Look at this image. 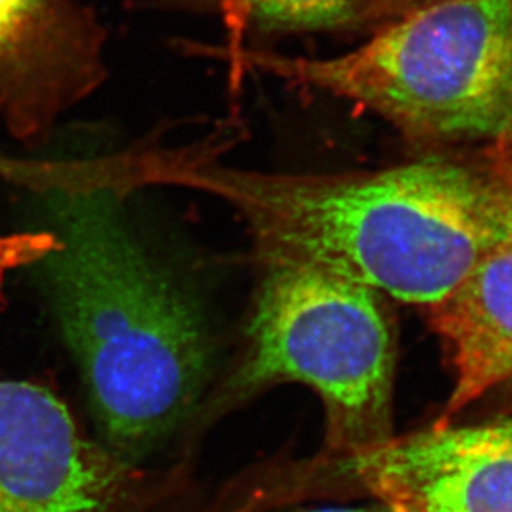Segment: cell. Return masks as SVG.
Listing matches in <instances>:
<instances>
[{"instance_id": "1", "label": "cell", "mask_w": 512, "mask_h": 512, "mask_svg": "<svg viewBox=\"0 0 512 512\" xmlns=\"http://www.w3.org/2000/svg\"><path fill=\"white\" fill-rule=\"evenodd\" d=\"M217 138L117 152L128 195L170 187L218 198L242 218L256 263L301 261L409 305L443 301L512 232L486 175L448 162L378 172L227 167Z\"/></svg>"}, {"instance_id": "2", "label": "cell", "mask_w": 512, "mask_h": 512, "mask_svg": "<svg viewBox=\"0 0 512 512\" xmlns=\"http://www.w3.org/2000/svg\"><path fill=\"white\" fill-rule=\"evenodd\" d=\"M19 183L49 203L59 247L39 265L105 448L128 466L202 401L215 355L207 320L128 227L125 198L79 162H24Z\"/></svg>"}, {"instance_id": "3", "label": "cell", "mask_w": 512, "mask_h": 512, "mask_svg": "<svg viewBox=\"0 0 512 512\" xmlns=\"http://www.w3.org/2000/svg\"><path fill=\"white\" fill-rule=\"evenodd\" d=\"M248 72L351 100L431 140H499L512 132L511 0H441L394 19L348 54L305 59L247 45L180 44Z\"/></svg>"}, {"instance_id": "4", "label": "cell", "mask_w": 512, "mask_h": 512, "mask_svg": "<svg viewBox=\"0 0 512 512\" xmlns=\"http://www.w3.org/2000/svg\"><path fill=\"white\" fill-rule=\"evenodd\" d=\"M256 265L242 350L210 414L296 383L321 399L331 451L353 458L393 438L396 346L380 293L310 263Z\"/></svg>"}, {"instance_id": "5", "label": "cell", "mask_w": 512, "mask_h": 512, "mask_svg": "<svg viewBox=\"0 0 512 512\" xmlns=\"http://www.w3.org/2000/svg\"><path fill=\"white\" fill-rule=\"evenodd\" d=\"M125 469L52 391L0 380V512H122Z\"/></svg>"}, {"instance_id": "6", "label": "cell", "mask_w": 512, "mask_h": 512, "mask_svg": "<svg viewBox=\"0 0 512 512\" xmlns=\"http://www.w3.org/2000/svg\"><path fill=\"white\" fill-rule=\"evenodd\" d=\"M107 29L79 0H0V119L25 145L109 77Z\"/></svg>"}, {"instance_id": "7", "label": "cell", "mask_w": 512, "mask_h": 512, "mask_svg": "<svg viewBox=\"0 0 512 512\" xmlns=\"http://www.w3.org/2000/svg\"><path fill=\"white\" fill-rule=\"evenodd\" d=\"M351 459L386 512H512V419L434 424Z\"/></svg>"}, {"instance_id": "8", "label": "cell", "mask_w": 512, "mask_h": 512, "mask_svg": "<svg viewBox=\"0 0 512 512\" xmlns=\"http://www.w3.org/2000/svg\"><path fill=\"white\" fill-rule=\"evenodd\" d=\"M434 330L453 350V393L443 416L453 414L512 380V232L443 301L428 308Z\"/></svg>"}, {"instance_id": "9", "label": "cell", "mask_w": 512, "mask_h": 512, "mask_svg": "<svg viewBox=\"0 0 512 512\" xmlns=\"http://www.w3.org/2000/svg\"><path fill=\"white\" fill-rule=\"evenodd\" d=\"M168 4L212 5L222 14L228 40L243 45L250 30L315 32L343 29L378 20L381 0H167Z\"/></svg>"}, {"instance_id": "10", "label": "cell", "mask_w": 512, "mask_h": 512, "mask_svg": "<svg viewBox=\"0 0 512 512\" xmlns=\"http://www.w3.org/2000/svg\"><path fill=\"white\" fill-rule=\"evenodd\" d=\"M59 247L52 230L0 235V288L15 270L39 265Z\"/></svg>"}, {"instance_id": "11", "label": "cell", "mask_w": 512, "mask_h": 512, "mask_svg": "<svg viewBox=\"0 0 512 512\" xmlns=\"http://www.w3.org/2000/svg\"><path fill=\"white\" fill-rule=\"evenodd\" d=\"M486 177L498 195L512 230V132L494 142L491 170Z\"/></svg>"}, {"instance_id": "12", "label": "cell", "mask_w": 512, "mask_h": 512, "mask_svg": "<svg viewBox=\"0 0 512 512\" xmlns=\"http://www.w3.org/2000/svg\"><path fill=\"white\" fill-rule=\"evenodd\" d=\"M441 0H381L378 9V20L398 19L401 15L408 14L411 10L419 9L424 5L436 4Z\"/></svg>"}, {"instance_id": "13", "label": "cell", "mask_w": 512, "mask_h": 512, "mask_svg": "<svg viewBox=\"0 0 512 512\" xmlns=\"http://www.w3.org/2000/svg\"><path fill=\"white\" fill-rule=\"evenodd\" d=\"M306 512H380V511H371V509H363V508H321V509H313V511ZM386 512V511H384Z\"/></svg>"}, {"instance_id": "14", "label": "cell", "mask_w": 512, "mask_h": 512, "mask_svg": "<svg viewBox=\"0 0 512 512\" xmlns=\"http://www.w3.org/2000/svg\"><path fill=\"white\" fill-rule=\"evenodd\" d=\"M511 2H512V0H511Z\"/></svg>"}]
</instances>
